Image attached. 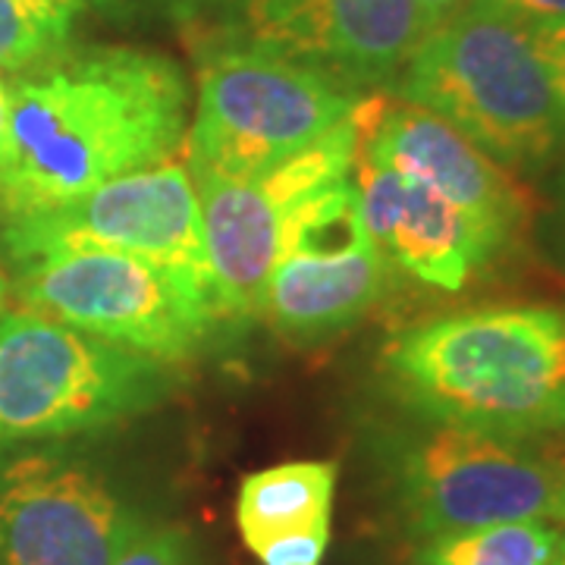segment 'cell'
Here are the masks:
<instances>
[{
    "label": "cell",
    "instance_id": "obj_24",
    "mask_svg": "<svg viewBox=\"0 0 565 565\" xmlns=\"http://www.w3.org/2000/svg\"><path fill=\"white\" fill-rule=\"evenodd\" d=\"M7 114H10V102H7V85L0 82V158L7 148Z\"/></svg>",
    "mask_w": 565,
    "mask_h": 565
},
{
    "label": "cell",
    "instance_id": "obj_9",
    "mask_svg": "<svg viewBox=\"0 0 565 565\" xmlns=\"http://www.w3.org/2000/svg\"><path fill=\"white\" fill-rule=\"evenodd\" d=\"M384 255L362 221L352 177L289 211L262 315L280 333L318 340L359 321L384 289Z\"/></svg>",
    "mask_w": 565,
    "mask_h": 565
},
{
    "label": "cell",
    "instance_id": "obj_15",
    "mask_svg": "<svg viewBox=\"0 0 565 565\" xmlns=\"http://www.w3.org/2000/svg\"><path fill=\"white\" fill-rule=\"evenodd\" d=\"M337 465L323 459L282 462L248 475L236 497V525L245 546L262 537L333 515Z\"/></svg>",
    "mask_w": 565,
    "mask_h": 565
},
{
    "label": "cell",
    "instance_id": "obj_18",
    "mask_svg": "<svg viewBox=\"0 0 565 565\" xmlns=\"http://www.w3.org/2000/svg\"><path fill=\"white\" fill-rule=\"evenodd\" d=\"M114 565H195L192 544L177 525L163 522H141L132 537L122 544Z\"/></svg>",
    "mask_w": 565,
    "mask_h": 565
},
{
    "label": "cell",
    "instance_id": "obj_8",
    "mask_svg": "<svg viewBox=\"0 0 565 565\" xmlns=\"http://www.w3.org/2000/svg\"><path fill=\"white\" fill-rule=\"evenodd\" d=\"M3 248L10 264L73 248L117 252L170 267L214 292L199 192L189 167L177 161L104 182L61 204L3 217Z\"/></svg>",
    "mask_w": 565,
    "mask_h": 565
},
{
    "label": "cell",
    "instance_id": "obj_17",
    "mask_svg": "<svg viewBox=\"0 0 565 565\" xmlns=\"http://www.w3.org/2000/svg\"><path fill=\"white\" fill-rule=\"evenodd\" d=\"M85 0H0V73L25 76L70 51Z\"/></svg>",
    "mask_w": 565,
    "mask_h": 565
},
{
    "label": "cell",
    "instance_id": "obj_14",
    "mask_svg": "<svg viewBox=\"0 0 565 565\" xmlns=\"http://www.w3.org/2000/svg\"><path fill=\"white\" fill-rule=\"evenodd\" d=\"M349 177L381 255L427 286L459 292L503 248L462 207L359 145Z\"/></svg>",
    "mask_w": 565,
    "mask_h": 565
},
{
    "label": "cell",
    "instance_id": "obj_13",
    "mask_svg": "<svg viewBox=\"0 0 565 565\" xmlns=\"http://www.w3.org/2000/svg\"><path fill=\"white\" fill-rule=\"evenodd\" d=\"M352 129L362 151L399 167L446 202L462 207L497 243H509L527 217L525 192L509 170L418 104L374 92L355 104Z\"/></svg>",
    "mask_w": 565,
    "mask_h": 565
},
{
    "label": "cell",
    "instance_id": "obj_1",
    "mask_svg": "<svg viewBox=\"0 0 565 565\" xmlns=\"http://www.w3.org/2000/svg\"><path fill=\"white\" fill-rule=\"evenodd\" d=\"M0 214H25L104 182L177 161L189 136V85L145 47H82L7 88Z\"/></svg>",
    "mask_w": 565,
    "mask_h": 565
},
{
    "label": "cell",
    "instance_id": "obj_26",
    "mask_svg": "<svg viewBox=\"0 0 565 565\" xmlns=\"http://www.w3.org/2000/svg\"><path fill=\"white\" fill-rule=\"evenodd\" d=\"M559 214H563V243H565V177H563V207H559Z\"/></svg>",
    "mask_w": 565,
    "mask_h": 565
},
{
    "label": "cell",
    "instance_id": "obj_2",
    "mask_svg": "<svg viewBox=\"0 0 565 565\" xmlns=\"http://www.w3.org/2000/svg\"><path fill=\"white\" fill-rule=\"evenodd\" d=\"M381 371L424 424L537 440L565 430V308L497 305L418 323Z\"/></svg>",
    "mask_w": 565,
    "mask_h": 565
},
{
    "label": "cell",
    "instance_id": "obj_23",
    "mask_svg": "<svg viewBox=\"0 0 565 565\" xmlns=\"http://www.w3.org/2000/svg\"><path fill=\"white\" fill-rule=\"evenodd\" d=\"M537 446H541L546 462L553 465V471H556V478L565 490V430L550 434V437H537Z\"/></svg>",
    "mask_w": 565,
    "mask_h": 565
},
{
    "label": "cell",
    "instance_id": "obj_16",
    "mask_svg": "<svg viewBox=\"0 0 565 565\" xmlns=\"http://www.w3.org/2000/svg\"><path fill=\"white\" fill-rule=\"evenodd\" d=\"M559 527L546 519H519L418 541L415 565H556Z\"/></svg>",
    "mask_w": 565,
    "mask_h": 565
},
{
    "label": "cell",
    "instance_id": "obj_27",
    "mask_svg": "<svg viewBox=\"0 0 565 565\" xmlns=\"http://www.w3.org/2000/svg\"><path fill=\"white\" fill-rule=\"evenodd\" d=\"M556 565H565V537H563V550H559V563Z\"/></svg>",
    "mask_w": 565,
    "mask_h": 565
},
{
    "label": "cell",
    "instance_id": "obj_5",
    "mask_svg": "<svg viewBox=\"0 0 565 565\" xmlns=\"http://www.w3.org/2000/svg\"><path fill=\"white\" fill-rule=\"evenodd\" d=\"M148 355L35 311H0V444L57 440L129 422L170 393Z\"/></svg>",
    "mask_w": 565,
    "mask_h": 565
},
{
    "label": "cell",
    "instance_id": "obj_20",
    "mask_svg": "<svg viewBox=\"0 0 565 565\" xmlns=\"http://www.w3.org/2000/svg\"><path fill=\"white\" fill-rule=\"evenodd\" d=\"M497 3H503L509 13L527 22L565 20V0H497Z\"/></svg>",
    "mask_w": 565,
    "mask_h": 565
},
{
    "label": "cell",
    "instance_id": "obj_7",
    "mask_svg": "<svg viewBox=\"0 0 565 565\" xmlns=\"http://www.w3.org/2000/svg\"><path fill=\"white\" fill-rule=\"evenodd\" d=\"M13 270L25 311L163 364L192 359L223 321L207 286L132 255L73 248L22 258Z\"/></svg>",
    "mask_w": 565,
    "mask_h": 565
},
{
    "label": "cell",
    "instance_id": "obj_21",
    "mask_svg": "<svg viewBox=\"0 0 565 565\" xmlns=\"http://www.w3.org/2000/svg\"><path fill=\"white\" fill-rule=\"evenodd\" d=\"M412 3H415V10H418L424 39H427L434 29H440L446 20H452L468 0H412Z\"/></svg>",
    "mask_w": 565,
    "mask_h": 565
},
{
    "label": "cell",
    "instance_id": "obj_12",
    "mask_svg": "<svg viewBox=\"0 0 565 565\" xmlns=\"http://www.w3.org/2000/svg\"><path fill=\"white\" fill-rule=\"evenodd\" d=\"M422 41L412 0H236V44L302 63L349 92L396 85Z\"/></svg>",
    "mask_w": 565,
    "mask_h": 565
},
{
    "label": "cell",
    "instance_id": "obj_10",
    "mask_svg": "<svg viewBox=\"0 0 565 565\" xmlns=\"http://www.w3.org/2000/svg\"><path fill=\"white\" fill-rule=\"evenodd\" d=\"M141 522L82 452L35 449L0 465V565H114Z\"/></svg>",
    "mask_w": 565,
    "mask_h": 565
},
{
    "label": "cell",
    "instance_id": "obj_25",
    "mask_svg": "<svg viewBox=\"0 0 565 565\" xmlns=\"http://www.w3.org/2000/svg\"><path fill=\"white\" fill-rule=\"evenodd\" d=\"M7 289H10V286H7L3 274H0V308H3V302H7Z\"/></svg>",
    "mask_w": 565,
    "mask_h": 565
},
{
    "label": "cell",
    "instance_id": "obj_11",
    "mask_svg": "<svg viewBox=\"0 0 565 565\" xmlns=\"http://www.w3.org/2000/svg\"><path fill=\"white\" fill-rule=\"evenodd\" d=\"M352 154L355 129L349 117V122L315 141L308 151L255 180L192 173L202 204L204 252L214 277L217 308L226 321L262 315L289 211L311 192L345 180L352 170Z\"/></svg>",
    "mask_w": 565,
    "mask_h": 565
},
{
    "label": "cell",
    "instance_id": "obj_19",
    "mask_svg": "<svg viewBox=\"0 0 565 565\" xmlns=\"http://www.w3.org/2000/svg\"><path fill=\"white\" fill-rule=\"evenodd\" d=\"M330 546V519L262 537L248 546L262 565H321Z\"/></svg>",
    "mask_w": 565,
    "mask_h": 565
},
{
    "label": "cell",
    "instance_id": "obj_6",
    "mask_svg": "<svg viewBox=\"0 0 565 565\" xmlns=\"http://www.w3.org/2000/svg\"><path fill=\"white\" fill-rule=\"evenodd\" d=\"M362 95L302 63L226 44L199 70L189 173L255 180L349 122Z\"/></svg>",
    "mask_w": 565,
    "mask_h": 565
},
{
    "label": "cell",
    "instance_id": "obj_3",
    "mask_svg": "<svg viewBox=\"0 0 565 565\" xmlns=\"http://www.w3.org/2000/svg\"><path fill=\"white\" fill-rule=\"evenodd\" d=\"M396 98L459 129L505 170H531L565 145V114L534 25L497 0H468L415 47Z\"/></svg>",
    "mask_w": 565,
    "mask_h": 565
},
{
    "label": "cell",
    "instance_id": "obj_4",
    "mask_svg": "<svg viewBox=\"0 0 565 565\" xmlns=\"http://www.w3.org/2000/svg\"><path fill=\"white\" fill-rule=\"evenodd\" d=\"M377 471L396 522L415 541L546 519L565 522V490L541 446L427 424L377 440Z\"/></svg>",
    "mask_w": 565,
    "mask_h": 565
},
{
    "label": "cell",
    "instance_id": "obj_22",
    "mask_svg": "<svg viewBox=\"0 0 565 565\" xmlns=\"http://www.w3.org/2000/svg\"><path fill=\"white\" fill-rule=\"evenodd\" d=\"M98 10L110 13V17H122V20H132L141 13H161L167 7H173L177 0H92Z\"/></svg>",
    "mask_w": 565,
    "mask_h": 565
}]
</instances>
